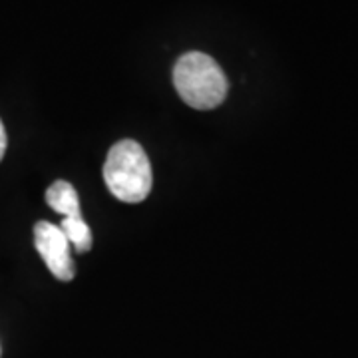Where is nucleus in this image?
I'll use <instances>...</instances> for the list:
<instances>
[{
	"mask_svg": "<svg viewBox=\"0 0 358 358\" xmlns=\"http://www.w3.org/2000/svg\"><path fill=\"white\" fill-rule=\"evenodd\" d=\"M173 84L183 102L195 110H213L227 96V78L221 66L203 52H187L173 68Z\"/></svg>",
	"mask_w": 358,
	"mask_h": 358,
	"instance_id": "f257e3e1",
	"label": "nucleus"
},
{
	"mask_svg": "<svg viewBox=\"0 0 358 358\" xmlns=\"http://www.w3.org/2000/svg\"><path fill=\"white\" fill-rule=\"evenodd\" d=\"M103 179L110 193L126 203H140L152 192V164L138 141L122 140L110 150Z\"/></svg>",
	"mask_w": 358,
	"mask_h": 358,
	"instance_id": "f03ea898",
	"label": "nucleus"
},
{
	"mask_svg": "<svg viewBox=\"0 0 358 358\" xmlns=\"http://www.w3.org/2000/svg\"><path fill=\"white\" fill-rule=\"evenodd\" d=\"M34 245L44 259L46 267L60 281H72L76 267L70 253V241L66 239L60 225H52L48 221H38L34 225Z\"/></svg>",
	"mask_w": 358,
	"mask_h": 358,
	"instance_id": "7ed1b4c3",
	"label": "nucleus"
},
{
	"mask_svg": "<svg viewBox=\"0 0 358 358\" xmlns=\"http://www.w3.org/2000/svg\"><path fill=\"white\" fill-rule=\"evenodd\" d=\"M46 203L50 205L56 213H62L64 217H82L80 213V199L72 183L56 181L46 192Z\"/></svg>",
	"mask_w": 358,
	"mask_h": 358,
	"instance_id": "20e7f679",
	"label": "nucleus"
},
{
	"mask_svg": "<svg viewBox=\"0 0 358 358\" xmlns=\"http://www.w3.org/2000/svg\"><path fill=\"white\" fill-rule=\"evenodd\" d=\"M60 229L64 231L66 239L70 245H74L78 253H88L92 249V231L82 217H64Z\"/></svg>",
	"mask_w": 358,
	"mask_h": 358,
	"instance_id": "39448f33",
	"label": "nucleus"
},
{
	"mask_svg": "<svg viewBox=\"0 0 358 358\" xmlns=\"http://www.w3.org/2000/svg\"><path fill=\"white\" fill-rule=\"evenodd\" d=\"M6 129H4V124H2V120H0V162H2V157L6 154Z\"/></svg>",
	"mask_w": 358,
	"mask_h": 358,
	"instance_id": "423d86ee",
	"label": "nucleus"
}]
</instances>
